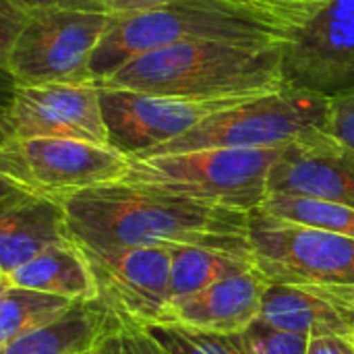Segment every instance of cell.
<instances>
[{
    "instance_id": "6da1fadb",
    "label": "cell",
    "mask_w": 354,
    "mask_h": 354,
    "mask_svg": "<svg viewBox=\"0 0 354 354\" xmlns=\"http://www.w3.org/2000/svg\"><path fill=\"white\" fill-rule=\"evenodd\" d=\"M60 207L71 241L83 249L193 245L251 251V214L199 205L122 180L75 193Z\"/></svg>"
},
{
    "instance_id": "7a4b0ae2",
    "label": "cell",
    "mask_w": 354,
    "mask_h": 354,
    "mask_svg": "<svg viewBox=\"0 0 354 354\" xmlns=\"http://www.w3.org/2000/svg\"><path fill=\"white\" fill-rule=\"evenodd\" d=\"M303 17L255 0H172L164 6L112 17L89 68L97 83L129 60L195 39L286 46L307 25Z\"/></svg>"
},
{
    "instance_id": "3957f363",
    "label": "cell",
    "mask_w": 354,
    "mask_h": 354,
    "mask_svg": "<svg viewBox=\"0 0 354 354\" xmlns=\"http://www.w3.org/2000/svg\"><path fill=\"white\" fill-rule=\"evenodd\" d=\"M284 79V46L195 39L141 54L97 85L189 100H243Z\"/></svg>"
},
{
    "instance_id": "277c9868",
    "label": "cell",
    "mask_w": 354,
    "mask_h": 354,
    "mask_svg": "<svg viewBox=\"0 0 354 354\" xmlns=\"http://www.w3.org/2000/svg\"><path fill=\"white\" fill-rule=\"evenodd\" d=\"M284 147L197 149L133 158L120 180L199 205L253 214L270 195V172Z\"/></svg>"
},
{
    "instance_id": "5b68a950",
    "label": "cell",
    "mask_w": 354,
    "mask_h": 354,
    "mask_svg": "<svg viewBox=\"0 0 354 354\" xmlns=\"http://www.w3.org/2000/svg\"><path fill=\"white\" fill-rule=\"evenodd\" d=\"M330 97L292 83L214 112L183 137L147 156L197 149H272L326 131Z\"/></svg>"
},
{
    "instance_id": "8992f818",
    "label": "cell",
    "mask_w": 354,
    "mask_h": 354,
    "mask_svg": "<svg viewBox=\"0 0 354 354\" xmlns=\"http://www.w3.org/2000/svg\"><path fill=\"white\" fill-rule=\"evenodd\" d=\"M129 158L110 145L75 139L6 137L0 147V180L31 197L62 199L124 176Z\"/></svg>"
},
{
    "instance_id": "52a82bcc",
    "label": "cell",
    "mask_w": 354,
    "mask_h": 354,
    "mask_svg": "<svg viewBox=\"0 0 354 354\" xmlns=\"http://www.w3.org/2000/svg\"><path fill=\"white\" fill-rule=\"evenodd\" d=\"M249 245L255 268L270 284L354 286V239L253 212L249 216Z\"/></svg>"
},
{
    "instance_id": "ba28073f",
    "label": "cell",
    "mask_w": 354,
    "mask_h": 354,
    "mask_svg": "<svg viewBox=\"0 0 354 354\" xmlns=\"http://www.w3.org/2000/svg\"><path fill=\"white\" fill-rule=\"evenodd\" d=\"M110 15L64 8L27 10L25 25L10 52L17 85L95 83L91 56L110 25Z\"/></svg>"
},
{
    "instance_id": "9c48e42d",
    "label": "cell",
    "mask_w": 354,
    "mask_h": 354,
    "mask_svg": "<svg viewBox=\"0 0 354 354\" xmlns=\"http://www.w3.org/2000/svg\"><path fill=\"white\" fill-rule=\"evenodd\" d=\"M100 87L108 145L129 160L183 137L203 118L243 100H189L122 87Z\"/></svg>"
},
{
    "instance_id": "30bf717a",
    "label": "cell",
    "mask_w": 354,
    "mask_h": 354,
    "mask_svg": "<svg viewBox=\"0 0 354 354\" xmlns=\"http://www.w3.org/2000/svg\"><path fill=\"white\" fill-rule=\"evenodd\" d=\"M83 253L91 266L100 301L122 324L139 328L162 324L172 299L170 247L83 249Z\"/></svg>"
},
{
    "instance_id": "8fae6325",
    "label": "cell",
    "mask_w": 354,
    "mask_h": 354,
    "mask_svg": "<svg viewBox=\"0 0 354 354\" xmlns=\"http://www.w3.org/2000/svg\"><path fill=\"white\" fill-rule=\"evenodd\" d=\"M4 127L17 139H75L108 145L95 83L17 85L4 106Z\"/></svg>"
},
{
    "instance_id": "7c38bea8",
    "label": "cell",
    "mask_w": 354,
    "mask_h": 354,
    "mask_svg": "<svg viewBox=\"0 0 354 354\" xmlns=\"http://www.w3.org/2000/svg\"><path fill=\"white\" fill-rule=\"evenodd\" d=\"M284 79L328 97L354 89V0H334L284 46Z\"/></svg>"
},
{
    "instance_id": "4fadbf2b",
    "label": "cell",
    "mask_w": 354,
    "mask_h": 354,
    "mask_svg": "<svg viewBox=\"0 0 354 354\" xmlns=\"http://www.w3.org/2000/svg\"><path fill=\"white\" fill-rule=\"evenodd\" d=\"M268 189L354 209V149L326 131L303 137L282 149L272 166Z\"/></svg>"
},
{
    "instance_id": "5bb4252c",
    "label": "cell",
    "mask_w": 354,
    "mask_h": 354,
    "mask_svg": "<svg viewBox=\"0 0 354 354\" xmlns=\"http://www.w3.org/2000/svg\"><path fill=\"white\" fill-rule=\"evenodd\" d=\"M268 284L261 272L253 268L193 295L170 299L160 328H176L189 334L236 336L259 319Z\"/></svg>"
},
{
    "instance_id": "9a60e30c",
    "label": "cell",
    "mask_w": 354,
    "mask_h": 354,
    "mask_svg": "<svg viewBox=\"0 0 354 354\" xmlns=\"http://www.w3.org/2000/svg\"><path fill=\"white\" fill-rule=\"evenodd\" d=\"M71 241L60 203L10 191L0 199V278L41 251Z\"/></svg>"
},
{
    "instance_id": "2e32d148",
    "label": "cell",
    "mask_w": 354,
    "mask_h": 354,
    "mask_svg": "<svg viewBox=\"0 0 354 354\" xmlns=\"http://www.w3.org/2000/svg\"><path fill=\"white\" fill-rule=\"evenodd\" d=\"M6 286L58 297L71 303L100 301L97 284L83 249L73 243L54 245L4 278Z\"/></svg>"
},
{
    "instance_id": "e0dca14e",
    "label": "cell",
    "mask_w": 354,
    "mask_h": 354,
    "mask_svg": "<svg viewBox=\"0 0 354 354\" xmlns=\"http://www.w3.org/2000/svg\"><path fill=\"white\" fill-rule=\"evenodd\" d=\"M122 322L102 303H77L58 319L17 338L0 354H89Z\"/></svg>"
},
{
    "instance_id": "ac0fdd59",
    "label": "cell",
    "mask_w": 354,
    "mask_h": 354,
    "mask_svg": "<svg viewBox=\"0 0 354 354\" xmlns=\"http://www.w3.org/2000/svg\"><path fill=\"white\" fill-rule=\"evenodd\" d=\"M259 322L309 340L322 336L354 338L351 326L340 311L322 295L303 286L268 284L261 299Z\"/></svg>"
},
{
    "instance_id": "d6986e66",
    "label": "cell",
    "mask_w": 354,
    "mask_h": 354,
    "mask_svg": "<svg viewBox=\"0 0 354 354\" xmlns=\"http://www.w3.org/2000/svg\"><path fill=\"white\" fill-rule=\"evenodd\" d=\"M253 268H255V259L251 251L174 245L170 247L172 299L193 295L216 282L245 274Z\"/></svg>"
},
{
    "instance_id": "ffe728a7",
    "label": "cell",
    "mask_w": 354,
    "mask_h": 354,
    "mask_svg": "<svg viewBox=\"0 0 354 354\" xmlns=\"http://www.w3.org/2000/svg\"><path fill=\"white\" fill-rule=\"evenodd\" d=\"M73 305L77 303L6 286L0 295V351L17 338L58 319Z\"/></svg>"
},
{
    "instance_id": "44dd1931",
    "label": "cell",
    "mask_w": 354,
    "mask_h": 354,
    "mask_svg": "<svg viewBox=\"0 0 354 354\" xmlns=\"http://www.w3.org/2000/svg\"><path fill=\"white\" fill-rule=\"evenodd\" d=\"M266 216L328 230L346 239H354V209L346 205L311 199V197H299V195H286V193H270L266 201L259 205V209Z\"/></svg>"
},
{
    "instance_id": "7402d4cb",
    "label": "cell",
    "mask_w": 354,
    "mask_h": 354,
    "mask_svg": "<svg viewBox=\"0 0 354 354\" xmlns=\"http://www.w3.org/2000/svg\"><path fill=\"white\" fill-rule=\"evenodd\" d=\"M236 338L245 354H307L309 348V338L270 328L259 319Z\"/></svg>"
},
{
    "instance_id": "603a6c76",
    "label": "cell",
    "mask_w": 354,
    "mask_h": 354,
    "mask_svg": "<svg viewBox=\"0 0 354 354\" xmlns=\"http://www.w3.org/2000/svg\"><path fill=\"white\" fill-rule=\"evenodd\" d=\"M27 10L15 0H0V104L6 106L15 91V79L10 75V52L25 25Z\"/></svg>"
},
{
    "instance_id": "cb8c5ba5",
    "label": "cell",
    "mask_w": 354,
    "mask_h": 354,
    "mask_svg": "<svg viewBox=\"0 0 354 354\" xmlns=\"http://www.w3.org/2000/svg\"><path fill=\"white\" fill-rule=\"evenodd\" d=\"M326 133L354 149V89L330 97Z\"/></svg>"
},
{
    "instance_id": "d4e9b609",
    "label": "cell",
    "mask_w": 354,
    "mask_h": 354,
    "mask_svg": "<svg viewBox=\"0 0 354 354\" xmlns=\"http://www.w3.org/2000/svg\"><path fill=\"white\" fill-rule=\"evenodd\" d=\"M151 332V336L164 346V351L168 354H207L203 348H199L193 338L180 330L174 328H147Z\"/></svg>"
},
{
    "instance_id": "484cf974",
    "label": "cell",
    "mask_w": 354,
    "mask_h": 354,
    "mask_svg": "<svg viewBox=\"0 0 354 354\" xmlns=\"http://www.w3.org/2000/svg\"><path fill=\"white\" fill-rule=\"evenodd\" d=\"M122 340L127 354H168L147 328L122 324Z\"/></svg>"
},
{
    "instance_id": "4316f807",
    "label": "cell",
    "mask_w": 354,
    "mask_h": 354,
    "mask_svg": "<svg viewBox=\"0 0 354 354\" xmlns=\"http://www.w3.org/2000/svg\"><path fill=\"white\" fill-rule=\"evenodd\" d=\"M23 10L35 8H64V10H89V12H106L104 0H15Z\"/></svg>"
},
{
    "instance_id": "83f0119b",
    "label": "cell",
    "mask_w": 354,
    "mask_h": 354,
    "mask_svg": "<svg viewBox=\"0 0 354 354\" xmlns=\"http://www.w3.org/2000/svg\"><path fill=\"white\" fill-rule=\"evenodd\" d=\"M317 295H322L326 301H330L340 315L346 319V324L351 326L354 334V286H346V288H309Z\"/></svg>"
},
{
    "instance_id": "f1b7e54d",
    "label": "cell",
    "mask_w": 354,
    "mask_h": 354,
    "mask_svg": "<svg viewBox=\"0 0 354 354\" xmlns=\"http://www.w3.org/2000/svg\"><path fill=\"white\" fill-rule=\"evenodd\" d=\"M255 2H263V4H270L288 12H295L303 17L305 21H311L319 10H324L334 0H255Z\"/></svg>"
},
{
    "instance_id": "f546056e",
    "label": "cell",
    "mask_w": 354,
    "mask_h": 354,
    "mask_svg": "<svg viewBox=\"0 0 354 354\" xmlns=\"http://www.w3.org/2000/svg\"><path fill=\"white\" fill-rule=\"evenodd\" d=\"M307 354H354V338L353 336L311 338Z\"/></svg>"
},
{
    "instance_id": "4dcf8cb0",
    "label": "cell",
    "mask_w": 354,
    "mask_h": 354,
    "mask_svg": "<svg viewBox=\"0 0 354 354\" xmlns=\"http://www.w3.org/2000/svg\"><path fill=\"white\" fill-rule=\"evenodd\" d=\"M168 2H172V0H104V10L110 17H127V15L164 6Z\"/></svg>"
},
{
    "instance_id": "1f68e13d",
    "label": "cell",
    "mask_w": 354,
    "mask_h": 354,
    "mask_svg": "<svg viewBox=\"0 0 354 354\" xmlns=\"http://www.w3.org/2000/svg\"><path fill=\"white\" fill-rule=\"evenodd\" d=\"M89 354H127L124 340H122V326L108 332Z\"/></svg>"
},
{
    "instance_id": "d6a6232c",
    "label": "cell",
    "mask_w": 354,
    "mask_h": 354,
    "mask_svg": "<svg viewBox=\"0 0 354 354\" xmlns=\"http://www.w3.org/2000/svg\"><path fill=\"white\" fill-rule=\"evenodd\" d=\"M8 137V133H6V127H4V106L0 104V147H2V143H4V139ZM10 193V189L0 180V199L4 197V195H8Z\"/></svg>"
},
{
    "instance_id": "836d02e7",
    "label": "cell",
    "mask_w": 354,
    "mask_h": 354,
    "mask_svg": "<svg viewBox=\"0 0 354 354\" xmlns=\"http://www.w3.org/2000/svg\"><path fill=\"white\" fill-rule=\"evenodd\" d=\"M6 288V282L4 280H0V295H2V290Z\"/></svg>"
},
{
    "instance_id": "e575fe53",
    "label": "cell",
    "mask_w": 354,
    "mask_h": 354,
    "mask_svg": "<svg viewBox=\"0 0 354 354\" xmlns=\"http://www.w3.org/2000/svg\"><path fill=\"white\" fill-rule=\"evenodd\" d=\"M0 280H2V278H0Z\"/></svg>"
}]
</instances>
